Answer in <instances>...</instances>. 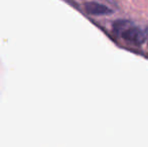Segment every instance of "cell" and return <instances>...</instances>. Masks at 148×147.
Here are the masks:
<instances>
[{"mask_svg": "<svg viewBox=\"0 0 148 147\" xmlns=\"http://www.w3.org/2000/svg\"><path fill=\"white\" fill-rule=\"evenodd\" d=\"M113 31L121 39L133 45H141L148 38V32L146 30L126 19L114 21Z\"/></svg>", "mask_w": 148, "mask_h": 147, "instance_id": "6da1fadb", "label": "cell"}, {"mask_svg": "<svg viewBox=\"0 0 148 147\" xmlns=\"http://www.w3.org/2000/svg\"><path fill=\"white\" fill-rule=\"evenodd\" d=\"M85 10L87 11V13L95 16H105L113 13V10L110 7L95 1L86 2L85 3Z\"/></svg>", "mask_w": 148, "mask_h": 147, "instance_id": "7a4b0ae2", "label": "cell"}]
</instances>
